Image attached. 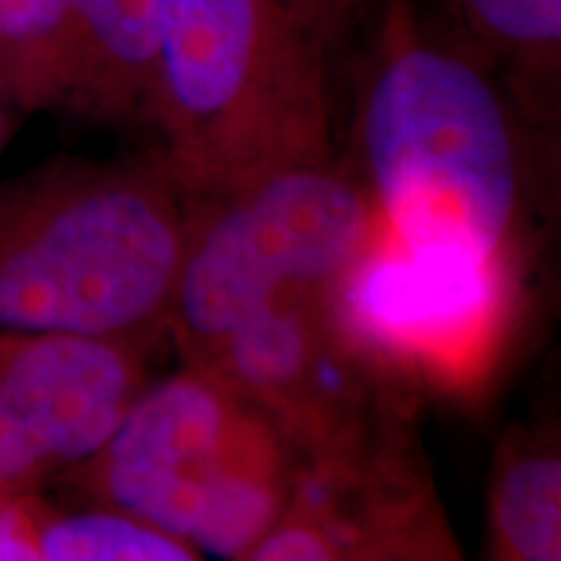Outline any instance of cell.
Returning a JSON list of instances; mask_svg holds the SVG:
<instances>
[{"label": "cell", "instance_id": "obj_1", "mask_svg": "<svg viewBox=\"0 0 561 561\" xmlns=\"http://www.w3.org/2000/svg\"><path fill=\"white\" fill-rule=\"evenodd\" d=\"M523 112L413 0H382L354 79L356 180L403 248L515 273Z\"/></svg>", "mask_w": 561, "mask_h": 561}, {"label": "cell", "instance_id": "obj_2", "mask_svg": "<svg viewBox=\"0 0 561 561\" xmlns=\"http://www.w3.org/2000/svg\"><path fill=\"white\" fill-rule=\"evenodd\" d=\"M185 244L157 157L60 159L0 182V331L151 343Z\"/></svg>", "mask_w": 561, "mask_h": 561}, {"label": "cell", "instance_id": "obj_3", "mask_svg": "<svg viewBox=\"0 0 561 561\" xmlns=\"http://www.w3.org/2000/svg\"><path fill=\"white\" fill-rule=\"evenodd\" d=\"M149 125L185 206L331 161L328 55L278 0H161Z\"/></svg>", "mask_w": 561, "mask_h": 561}, {"label": "cell", "instance_id": "obj_4", "mask_svg": "<svg viewBox=\"0 0 561 561\" xmlns=\"http://www.w3.org/2000/svg\"><path fill=\"white\" fill-rule=\"evenodd\" d=\"M375 229L362 182L331 161L185 206V244L167 310V333L182 359L208 362L265 307L333 289Z\"/></svg>", "mask_w": 561, "mask_h": 561}, {"label": "cell", "instance_id": "obj_5", "mask_svg": "<svg viewBox=\"0 0 561 561\" xmlns=\"http://www.w3.org/2000/svg\"><path fill=\"white\" fill-rule=\"evenodd\" d=\"M515 273L403 248L380 227L333 286L341 325L403 388L481 375L507 333Z\"/></svg>", "mask_w": 561, "mask_h": 561}, {"label": "cell", "instance_id": "obj_6", "mask_svg": "<svg viewBox=\"0 0 561 561\" xmlns=\"http://www.w3.org/2000/svg\"><path fill=\"white\" fill-rule=\"evenodd\" d=\"M265 413L201 364L146 385L83 466L60 483L191 543L198 507Z\"/></svg>", "mask_w": 561, "mask_h": 561}, {"label": "cell", "instance_id": "obj_7", "mask_svg": "<svg viewBox=\"0 0 561 561\" xmlns=\"http://www.w3.org/2000/svg\"><path fill=\"white\" fill-rule=\"evenodd\" d=\"M149 343L0 331V491L39 494L83 466L149 385Z\"/></svg>", "mask_w": 561, "mask_h": 561}, {"label": "cell", "instance_id": "obj_8", "mask_svg": "<svg viewBox=\"0 0 561 561\" xmlns=\"http://www.w3.org/2000/svg\"><path fill=\"white\" fill-rule=\"evenodd\" d=\"M437 30L500 79L525 121H549L559 100L561 0H434Z\"/></svg>", "mask_w": 561, "mask_h": 561}, {"label": "cell", "instance_id": "obj_9", "mask_svg": "<svg viewBox=\"0 0 561 561\" xmlns=\"http://www.w3.org/2000/svg\"><path fill=\"white\" fill-rule=\"evenodd\" d=\"M79 53L76 115L149 123L159 76L161 0H68Z\"/></svg>", "mask_w": 561, "mask_h": 561}, {"label": "cell", "instance_id": "obj_10", "mask_svg": "<svg viewBox=\"0 0 561 561\" xmlns=\"http://www.w3.org/2000/svg\"><path fill=\"white\" fill-rule=\"evenodd\" d=\"M489 557L561 559V460L549 432H512L489 489Z\"/></svg>", "mask_w": 561, "mask_h": 561}, {"label": "cell", "instance_id": "obj_11", "mask_svg": "<svg viewBox=\"0 0 561 561\" xmlns=\"http://www.w3.org/2000/svg\"><path fill=\"white\" fill-rule=\"evenodd\" d=\"M0 96L26 115H76L79 53L68 0H0Z\"/></svg>", "mask_w": 561, "mask_h": 561}, {"label": "cell", "instance_id": "obj_12", "mask_svg": "<svg viewBox=\"0 0 561 561\" xmlns=\"http://www.w3.org/2000/svg\"><path fill=\"white\" fill-rule=\"evenodd\" d=\"M39 561H195L191 543L138 520L128 512L87 504L60 512L45 507L37 525Z\"/></svg>", "mask_w": 561, "mask_h": 561}, {"label": "cell", "instance_id": "obj_13", "mask_svg": "<svg viewBox=\"0 0 561 561\" xmlns=\"http://www.w3.org/2000/svg\"><path fill=\"white\" fill-rule=\"evenodd\" d=\"M322 53L331 55L364 19L371 0H278Z\"/></svg>", "mask_w": 561, "mask_h": 561}, {"label": "cell", "instance_id": "obj_14", "mask_svg": "<svg viewBox=\"0 0 561 561\" xmlns=\"http://www.w3.org/2000/svg\"><path fill=\"white\" fill-rule=\"evenodd\" d=\"M45 507L39 494L0 491V561H39L37 525Z\"/></svg>", "mask_w": 561, "mask_h": 561}, {"label": "cell", "instance_id": "obj_15", "mask_svg": "<svg viewBox=\"0 0 561 561\" xmlns=\"http://www.w3.org/2000/svg\"><path fill=\"white\" fill-rule=\"evenodd\" d=\"M5 112H9V104H5L3 96H0V149H3L5 144V128H9V125H5Z\"/></svg>", "mask_w": 561, "mask_h": 561}]
</instances>
